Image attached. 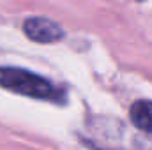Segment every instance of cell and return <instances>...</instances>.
I'll use <instances>...</instances> for the list:
<instances>
[{
    "mask_svg": "<svg viewBox=\"0 0 152 150\" xmlns=\"http://www.w3.org/2000/svg\"><path fill=\"white\" fill-rule=\"evenodd\" d=\"M0 87L44 101H60L64 97V94L58 92L46 78L18 67H0Z\"/></svg>",
    "mask_w": 152,
    "mask_h": 150,
    "instance_id": "cell-1",
    "label": "cell"
},
{
    "mask_svg": "<svg viewBox=\"0 0 152 150\" xmlns=\"http://www.w3.org/2000/svg\"><path fill=\"white\" fill-rule=\"evenodd\" d=\"M23 32L28 39L41 44H51L64 37L62 27L48 18H28L23 23Z\"/></svg>",
    "mask_w": 152,
    "mask_h": 150,
    "instance_id": "cell-2",
    "label": "cell"
},
{
    "mask_svg": "<svg viewBox=\"0 0 152 150\" xmlns=\"http://www.w3.org/2000/svg\"><path fill=\"white\" fill-rule=\"evenodd\" d=\"M129 117L140 131L152 136V101H136L129 110Z\"/></svg>",
    "mask_w": 152,
    "mask_h": 150,
    "instance_id": "cell-3",
    "label": "cell"
}]
</instances>
